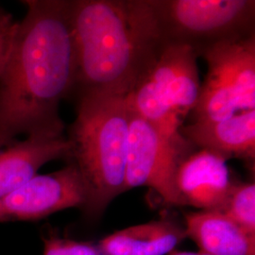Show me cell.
I'll list each match as a JSON object with an SVG mask.
<instances>
[{
  "instance_id": "cell-2",
  "label": "cell",
  "mask_w": 255,
  "mask_h": 255,
  "mask_svg": "<svg viewBox=\"0 0 255 255\" xmlns=\"http://www.w3.org/2000/svg\"><path fill=\"white\" fill-rule=\"evenodd\" d=\"M71 95L126 97L161 44L147 0H71Z\"/></svg>"
},
{
  "instance_id": "cell-5",
  "label": "cell",
  "mask_w": 255,
  "mask_h": 255,
  "mask_svg": "<svg viewBox=\"0 0 255 255\" xmlns=\"http://www.w3.org/2000/svg\"><path fill=\"white\" fill-rule=\"evenodd\" d=\"M161 45L182 44L198 57L210 46L255 35L254 0H147Z\"/></svg>"
},
{
  "instance_id": "cell-6",
  "label": "cell",
  "mask_w": 255,
  "mask_h": 255,
  "mask_svg": "<svg viewBox=\"0 0 255 255\" xmlns=\"http://www.w3.org/2000/svg\"><path fill=\"white\" fill-rule=\"evenodd\" d=\"M195 120H220L255 110V35L210 46Z\"/></svg>"
},
{
  "instance_id": "cell-9",
  "label": "cell",
  "mask_w": 255,
  "mask_h": 255,
  "mask_svg": "<svg viewBox=\"0 0 255 255\" xmlns=\"http://www.w3.org/2000/svg\"><path fill=\"white\" fill-rule=\"evenodd\" d=\"M233 186L227 161L205 149L187 155L176 174L182 206L201 211L223 209Z\"/></svg>"
},
{
  "instance_id": "cell-3",
  "label": "cell",
  "mask_w": 255,
  "mask_h": 255,
  "mask_svg": "<svg viewBox=\"0 0 255 255\" xmlns=\"http://www.w3.org/2000/svg\"><path fill=\"white\" fill-rule=\"evenodd\" d=\"M68 139L73 163L82 176L87 199L82 210L99 219L124 192L128 144V107L125 97L83 94Z\"/></svg>"
},
{
  "instance_id": "cell-7",
  "label": "cell",
  "mask_w": 255,
  "mask_h": 255,
  "mask_svg": "<svg viewBox=\"0 0 255 255\" xmlns=\"http://www.w3.org/2000/svg\"><path fill=\"white\" fill-rule=\"evenodd\" d=\"M128 116L124 192L146 186L154 190L165 203L182 206L176 188V174L182 160L195 147L187 140L181 142L164 135L129 108Z\"/></svg>"
},
{
  "instance_id": "cell-11",
  "label": "cell",
  "mask_w": 255,
  "mask_h": 255,
  "mask_svg": "<svg viewBox=\"0 0 255 255\" xmlns=\"http://www.w3.org/2000/svg\"><path fill=\"white\" fill-rule=\"evenodd\" d=\"M71 142L66 137H27L0 148V198L36 176L50 161L69 160Z\"/></svg>"
},
{
  "instance_id": "cell-15",
  "label": "cell",
  "mask_w": 255,
  "mask_h": 255,
  "mask_svg": "<svg viewBox=\"0 0 255 255\" xmlns=\"http://www.w3.org/2000/svg\"><path fill=\"white\" fill-rule=\"evenodd\" d=\"M44 255H101L93 242L50 236L44 238Z\"/></svg>"
},
{
  "instance_id": "cell-14",
  "label": "cell",
  "mask_w": 255,
  "mask_h": 255,
  "mask_svg": "<svg viewBox=\"0 0 255 255\" xmlns=\"http://www.w3.org/2000/svg\"><path fill=\"white\" fill-rule=\"evenodd\" d=\"M222 212L249 236L255 237V182L234 183Z\"/></svg>"
},
{
  "instance_id": "cell-4",
  "label": "cell",
  "mask_w": 255,
  "mask_h": 255,
  "mask_svg": "<svg viewBox=\"0 0 255 255\" xmlns=\"http://www.w3.org/2000/svg\"><path fill=\"white\" fill-rule=\"evenodd\" d=\"M197 59L189 46L162 45L125 97L129 109L176 141H186L180 129L200 98Z\"/></svg>"
},
{
  "instance_id": "cell-10",
  "label": "cell",
  "mask_w": 255,
  "mask_h": 255,
  "mask_svg": "<svg viewBox=\"0 0 255 255\" xmlns=\"http://www.w3.org/2000/svg\"><path fill=\"white\" fill-rule=\"evenodd\" d=\"M180 132L194 147L219 155L226 161L255 158V110L220 120H195Z\"/></svg>"
},
{
  "instance_id": "cell-17",
  "label": "cell",
  "mask_w": 255,
  "mask_h": 255,
  "mask_svg": "<svg viewBox=\"0 0 255 255\" xmlns=\"http://www.w3.org/2000/svg\"><path fill=\"white\" fill-rule=\"evenodd\" d=\"M169 255H208L206 254H203L201 252L198 253H191V252H179V251H173L172 253H170Z\"/></svg>"
},
{
  "instance_id": "cell-16",
  "label": "cell",
  "mask_w": 255,
  "mask_h": 255,
  "mask_svg": "<svg viewBox=\"0 0 255 255\" xmlns=\"http://www.w3.org/2000/svg\"><path fill=\"white\" fill-rule=\"evenodd\" d=\"M17 22L9 12L0 9V72L9 51L10 42Z\"/></svg>"
},
{
  "instance_id": "cell-8",
  "label": "cell",
  "mask_w": 255,
  "mask_h": 255,
  "mask_svg": "<svg viewBox=\"0 0 255 255\" xmlns=\"http://www.w3.org/2000/svg\"><path fill=\"white\" fill-rule=\"evenodd\" d=\"M87 199L82 176L73 163L52 173L34 176L0 198V222L31 221L69 208L83 209Z\"/></svg>"
},
{
  "instance_id": "cell-12",
  "label": "cell",
  "mask_w": 255,
  "mask_h": 255,
  "mask_svg": "<svg viewBox=\"0 0 255 255\" xmlns=\"http://www.w3.org/2000/svg\"><path fill=\"white\" fill-rule=\"evenodd\" d=\"M186 238L208 255H255V237L220 211H199L185 215Z\"/></svg>"
},
{
  "instance_id": "cell-13",
  "label": "cell",
  "mask_w": 255,
  "mask_h": 255,
  "mask_svg": "<svg viewBox=\"0 0 255 255\" xmlns=\"http://www.w3.org/2000/svg\"><path fill=\"white\" fill-rule=\"evenodd\" d=\"M185 238L180 224L160 219L118 231L97 245L101 255H166Z\"/></svg>"
},
{
  "instance_id": "cell-1",
  "label": "cell",
  "mask_w": 255,
  "mask_h": 255,
  "mask_svg": "<svg viewBox=\"0 0 255 255\" xmlns=\"http://www.w3.org/2000/svg\"><path fill=\"white\" fill-rule=\"evenodd\" d=\"M0 72V148L19 135L62 137L60 102L72 94L70 1L28 0Z\"/></svg>"
}]
</instances>
